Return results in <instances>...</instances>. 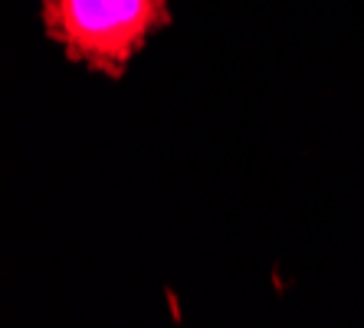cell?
Returning a JSON list of instances; mask_svg holds the SVG:
<instances>
[{"label": "cell", "mask_w": 364, "mask_h": 328, "mask_svg": "<svg viewBox=\"0 0 364 328\" xmlns=\"http://www.w3.org/2000/svg\"><path fill=\"white\" fill-rule=\"evenodd\" d=\"M168 20L164 0H43L46 33L66 46L69 59L109 76H122L128 59Z\"/></svg>", "instance_id": "6da1fadb"}]
</instances>
